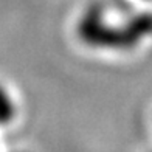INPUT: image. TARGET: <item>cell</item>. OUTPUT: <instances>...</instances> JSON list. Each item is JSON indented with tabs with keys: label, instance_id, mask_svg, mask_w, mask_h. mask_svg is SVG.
I'll list each match as a JSON object with an SVG mask.
<instances>
[{
	"label": "cell",
	"instance_id": "obj_1",
	"mask_svg": "<svg viewBox=\"0 0 152 152\" xmlns=\"http://www.w3.org/2000/svg\"><path fill=\"white\" fill-rule=\"evenodd\" d=\"M148 34H152V14L149 12L130 17L121 26H112L106 22L101 6L93 5L88 6L78 22V36L81 40L99 48H132Z\"/></svg>",
	"mask_w": 152,
	"mask_h": 152
}]
</instances>
